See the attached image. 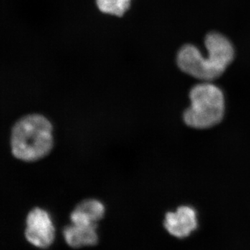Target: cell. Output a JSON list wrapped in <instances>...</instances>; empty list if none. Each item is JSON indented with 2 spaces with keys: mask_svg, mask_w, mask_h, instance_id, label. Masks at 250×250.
<instances>
[{
  "mask_svg": "<svg viewBox=\"0 0 250 250\" xmlns=\"http://www.w3.org/2000/svg\"><path fill=\"white\" fill-rule=\"evenodd\" d=\"M206 53L196 45L187 43L177 52V66L186 75L200 82H213L226 72L236 57V49L228 36L218 31L206 34Z\"/></svg>",
  "mask_w": 250,
  "mask_h": 250,
  "instance_id": "6da1fadb",
  "label": "cell"
},
{
  "mask_svg": "<svg viewBox=\"0 0 250 250\" xmlns=\"http://www.w3.org/2000/svg\"><path fill=\"white\" fill-rule=\"evenodd\" d=\"M53 126L45 116L22 117L13 127L11 149L19 160L33 162L48 155L54 146Z\"/></svg>",
  "mask_w": 250,
  "mask_h": 250,
  "instance_id": "7a4b0ae2",
  "label": "cell"
},
{
  "mask_svg": "<svg viewBox=\"0 0 250 250\" xmlns=\"http://www.w3.org/2000/svg\"><path fill=\"white\" fill-rule=\"evenodd\" d=\"M190 107L184 113L186 124L194 129H205L218 125L225 114V95L212 82H201L189 93Z\"/></svg>",
  "mask_w": 250,
  "mask_h": 250,
  "instance_id": "3957f363",
  "label": "cell"
},
{
  "mask_svg": "<svg viewBox=\"0 0 250 250\" xmlns=\"http://www.w3.org/2000/svg\"><path fill=\"white\" fill-rule=\"evenodd\" d=\"M26 239L40 249H46L53 244L55 228L52 218L45 210L35 208L29 212L26 220Z\"/></svg>",
  "mask_w": 250,
  "mask_h": 250,
  "instance_id": "277c9868",
  "label": "cell"
},
{
  "mask_svg": "<svg viewBox=\"0 0 250 250\" xmlns=\"http://www.w3.org/2000/svg\"><path fill=\"white\" fill-rule=\"evenodd\" d=\"M164 225L172 236L186 238L197 229L196 212L191 207L182 206L176 211L166 213Z\"/></svg>",
  "mask_w": 250,
  "mask_h": 250,
  "instance_id": "5b68a950",
  "label": "cell"
},
{
  "mask_svg": "<svg viewBox=\"0 0 250 250\" xmlns=\"http://www.w3.org/2000/svg\"><path fill=\"white\" fill-rule=\"evenodd\" d=\"M104 205L99 200L88 199L80 202L70 215L72 224L98 226V223L105 214Z\"/></svg>",
  "mask_w": 250,
  "mask_h": 250,
  "instance_id": "8992f818",
  "label": "cell"
},
{
  "mask_svg": "<svg viewBox=\"0 0 250 250\" xmlns=\"http://www.w3.org/2000/svg\"><path fill=\"white\" fill-rule=\"evenodd\" d=\"M98 226L71 224L62 230L65 243L72 248L93 246L98 243Z\"/></svg>",
  "mask_w": 250,
  "mask_h": 250,
  "instance_id": "52a82bcc",
  "label": "cell"
},
{
  "mask_svg": "<svg viewBox=\"0 0 250 250\" xmlns=\"http://www.w3.org/2000/svg\"><path fill=\"white\" fill-rule=\"evenodd\" d=\"M131 0H96L97 6L104 14L121 17L129 9Z\"/></svg>",
  "mask_w": 250,
  "mask_h": 250,
  "instance_id": "ba28073f",
  "label": "cell"
}]
</instances>
